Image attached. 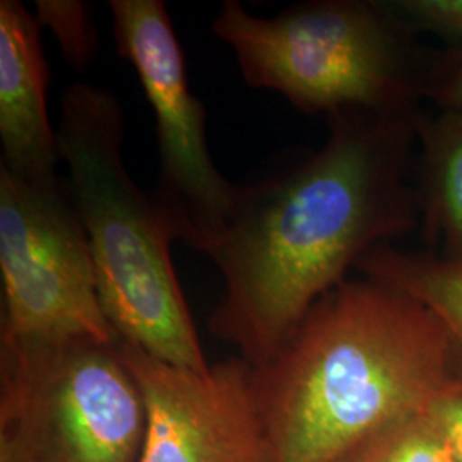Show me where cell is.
I'll return each instance as SVG.
<instances>
[{
    "instance_id": "1",
    "label": "cell",
    "mask_w": 462,
    "mask_h": 462,
    "mask_svg": "<svg viewBox=\"0 0 462 462\" xmlns=\"http://www.w3.org/2000/svg\"><path fill=\"white\" fill-rule=\"evenodd\" d=\"M328 124L322 149L240 183L226 228L206 254L225 281L209 329L255 368L366 252L418 223L406 180L414 110L341 112Z\"/></svg>"
},
{
    "instance_id": "2",
    "label": "cell",
    "mask_w": 462,
    "mask_h": 462,
    "mask_svg": "<svg viewBox=\"0 0 462 462\" xmlns=\"http://www.w3.org/2000/svg\"><path fill=\"white\" fill-rule=\"evenodd\" d=\"M456 365L448 334L423 305L379 281H345L254 366L271 462L351 461L421 413Z\"/></svg>"
},
{
    "instance_id": "3",
    "label": "cell",
    "mask_w": 462,
    "mask_h": 462,
    "mask_svg": "<svg viewBox=\"0 0 462 462\" xmlns=\"http://www.w3.org/2000/svg\"><path fill=\"white\" fill-rule=\"evenodd\" d=\"M124 112L91 84L60 98L59 160L95 263L101 309L116 339L168 365L206 372L208 364L171 261L177 242L162 206L124 163Z\"/></svg>"
},
{
    "instance_id": "4",
    "label": "cell",
    "mask_w": 462,
    "mask_h": 462,
    "mask_svg": "<svg viewBox=\"0 0 462 462\" xmlns=\"http://www.w3.org/2000/svg\"><path fill=\"white\" fill-rule=\"evenodd\" d=\"M213 32L250 88L307 116L411 112L423 93L411 30L387 2L310 0L261 17L225 0Z\"/></svg>"
},
{
    "instance_id": "5",
    "label": "cell",
    "mask_w": 462,
    "mask_h": 462,
    "mask_svg": "<svg viewBox=\"0 0 462 462\" xmlns=\"http://www.w3.org/2000/svg\"><path fill=\"white\" fill-rule=\"evenodd\" d=\"M144 427L116 343L0 336V462H137Z\"/></svg>"
},
{
    "instance_id": "6",
    "label": "cell",
    "mask_w": 462,
    "mask_h": 462,
    "mask_svg": "<svg viewBox=\"0 0 462 462\" xmlns=\"http://www.w3.org/2000/svg\"><path fill=\"white\" fill-rule=\"evenodd\" d=\"M0 274L2 336L116 343L64 180H30L0 168Z\"/></svg>"
},
{
    "instance_id": "7",
    "label": "cell",
    "mask_w": 462,
    "mask_h": 462,
    "mask_svg": "<svg viewBox=\"0 0 462 462\" xmlns=\"http://www.w3.org/2000/svg\"><path fill=\"white\" fill-rule=\"evenodd\" d=\"M116 51L134 67L156 122L158 183L151 190L175 236L208 254L235 209L240 183L208 148L206 108L192 95L182 47L162 0H110Z\"/></svg>"
},
{
    "instance_id": "8",
    "label": "cell",
    "mask_w": 462,
    "mask_h": 462,
    "mask_svg": "<svg viewBox=\"0 0 462 462\" xmlns=\"http://www.w3.org/2000/svg\"><path fill=\"white\" fill-rule=\"evenodd\" d=\"M116 347L146 410L137 462H271L254 366L244 358L198 372L156 360L122 339Z\"/></svg>"
},
{
    "instance_id": "9",
    "label": "cell",
    "mask_w": 462,
    "mask_h": 462,
    "mask_svg": "<svg viewBox=\"0 0 462 462\" xmlns=\"http://www.w3.org/2000/svg\"><path fill=\"white\" fill-rule=\"evenodd\" d=\"M40 34L36 17L19 0H0V168L30 180L57 177L59 160Z\"/></svg>"
},
{
    "instance_id": "10",
    "label": "cell",
    "mask_w": 462,
    "mask_h": 462,
    "mask_svg": "<svg viewBox=\"0 0 462 462\" xmlns=\"http://www.w3.org/2000/svg\"><path fill=\"white\" fill-rule=\"evenodd\" d=\"M421 143L418 213L431 255L462 264V112L418 118Z\"/></svg>"
},
{
    "instance_id": "11",
    "label": "cell",
    "mask_w": 462,
    "mask_h": 462,
    "mask_svg": "<svg viewBox=\"0 0 462 462\" xmlns=\"http://www.w3.org/2000/svg\"><path fill=\"white\" fill-rule=\"evenodd\" d=\"M355 269L423 305L448 334L462 370V264L382 244L366 252Z\"/></svg>"
},
{
    "instance_id": "12",
    "label": "cell",
    "mask_w": 462,
    "mask_h": 462,
    "mask_svg": "<svg viewBox=\"0 0 462 462\" xmlns=\"http://www.w3.org/2000/svg\"><path fill=\"white\" fill-rule=\"evenodd\" d=\"M34 17L57 40L67 64L86 70L99 49L93 7L81 0H36Z\"/></svg>"
},
{
    "instance_id": "13",
    "label": "cell",
    "mask_w": 462,
    "mask_h": 462,
    "mask_svg": "<svg viewBox=\"0 0 462 462\" xmlns=\"http://www.w3.org/2000/svg\"><path fill=\"white\" fill-rule=\"evenodd\" d=\"M360 462H457L427 414L418 413L385 430L356 456Z\"/></svg>"
},
{
    "instance_id": "14",
    "label": "cell",
    "mask_w": 462,
    "mask_h": 462,
    "mask_svg": "<svg viewBox=\"0 0 462 462\" xmlns=\"http://www.w3.org/2000/svg\"><path fill=\"white\" fill-rule=\"evenodd\" d=\"M387 5L410 30L462 38V0H397Z\"/></svg>"
},
{
    "instance_id": "15",
    "label": "cell",
    "mask_w": 462,
    "mask_h": 462,
    "mask_svg": "<svg viewBox=\"0 0 462 462\" xmlns=\"http://www.w3.org/2000/svg\"><path fill=\"white\" fill-rule=\"evenodd\" d=\"M446 439L457 462H462V370L459 368L423 410Z\"/></svg>"
},
{
    "instance_id": "16",
    "label": "cell",
    "mask_w": 462,
    "mask_h": 462,
    "mask_svg": "<svg viewBox=\"0 0 462 462\" xmlns=\"http://www.w3.org/2000/svg\"><path fill=\"white\" fill-rule=\"evenodd\" d=\"M423 93L437 101L442 110L462 112V49L442 55L425 76Z\"/></svg>"
},
{
    "instance_id": "17",
    "label": "cell",
    "mask_w": 462,
    "mask_h": 462,
    "mask_svg": "<svg viewBox=\"0 0 462 462\" xmlns=\"http://www.w3.org/2000/svg\"><path fill=\"white\" fill-rule=\"evenodd\" d=\"M347 462H360V461H358V459H356V457H353V459H351V461H347Z\"/></svg>"
}]
</instances>
